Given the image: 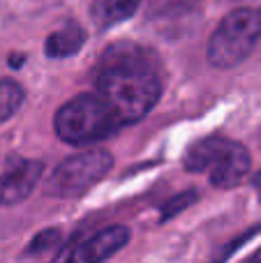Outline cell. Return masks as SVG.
Masks as SVG:
<instances>
[{
    "mask_svg": "<svg viewBox=\"0 0 261 263\" xmlns=\"http://www.w3.org/2000/svg\"><path fill=\"white\" fill-rule=\"evenodd\" d=\"M97 92L123 127L141 120L162 95V79L151 51L129 42L106 49L97 67Z\"/></svg>",
    "mask_w": 261,
    "mask_h": 263,
    "instance_id": "cell-1",
    "label": "cell"
},
{
    "mask_svg": "<svg viewBox=\"0 0 261 263\" xmlns=\"http://www.w3.org/2000/svg\"><path fill=\"white\" fill-rule=\"evenodd\" d=\"M53 127L65 143L88 145L106 139L123 125L100 92H86V95L72 97L60 106L53 118Z\"/></svg>",
    "mask_w": 261,
    "mask_h": 263,
    "instance_id": "cell-2",
    "label": "cell"
},
{
    "mask_svg": "<svg viewBox=\"0 0 261 263\" xmlns=\"http://www.w3.org/2000/svg\"><path fill=\"white\" fill-rule=\"evenodd\" d=\"M261 37V12L240 7L229 12L208 42V60L213 67L229 69L240 65L254 51Z\"/></svg>",
    "mask_w": 261,
    "mask_h": 263,
    "instance_id": "cell-3",
    "label": "cell"
},
{
    "mask_svg": "<svg viewBox=\"0 0 261 263\" xmlns=\"http://www.w3.org/2000/svg\"><path fill=\"white\" fill-rule=\"evenodd\" d=\"M111 166H114V157L100 148L72 155L53 168L44 192L58 199H77L86 194L92 185H97Z\"/></svg>",
    "mask_w": 261,
    "mask_h": 263,
    "instance_id": "cell-4",
    "label": "cell"
},
{
    "mask_svg": "<svg viewBox=\"0 0 261 263\" xmlns=\"http://www.w3.org/2000/svg\"><path fill=\"white\" fill-rule=\"evenodd\" d=\"M250 168H252V159H250L248 148L222 136L215 155H213L211 166H208L213 185L220 190H234L236 185L245 180Z\"/></svg>",
    "mask_w": 261,
    "mask_h": 263,
    "instance_id": "cell-5",
    "label": "cell"
},
{
    "mask_svg": "<svg viewBox=\"0 0 261 263\" xmlns=\"http://www.w3.org/2000/svg\"><path fill=\"white\" fill-rule=\"evenodd\" d=\"M44 164L37 159H18L16 166L0 173V205H16L32 194Z\"/></svg>",
    "mask_w": 261,
    "mask_h": 263,
    "instance_id": "cell-6",
    "label": "cell"
},
{
    "mask_svg": "<svg viewBox=\"0 0 261 263\" xmlns=\"http://www.w3.org/2000/svg\"><path fill=\"white\" fill-rule=\"evenodd\" d=\"M129 240V229L127 227H109L104 231L95 233L92 238H88L86 242L77 247L72 254H67L72 261L77 263H95L104 261L109 256H114L116 252H120Z\"/></svg>",
    "mask_w": 261,
    "mask_h": 263,
    "instance_id": "cell-7",
    "label": "cell"
},
{
    "mask_svg": "<svg viewBox=\"0 0 261 263\" xmlns=\"http://www.w3.org/2000/svg\"><path fill=\"white\" fill-rule=\"evenodd\" d=\"M141 3L143 0H92L90 16L100 30H109L132 16Z\"/></svg>",
    "mask_w": 261,
    "mask_h": 263,
    "instance_id": "cell-8",
    "label": "cell"
},
{
    "mask_svg": "<svg viewBox=\"0 0 261 263\" xmlns=\"http://www.w3.org/2000/svg\"><path fill=\"white\" fill-rule=\"evenodd\" d=\"M83 42H86V30H83L79 23H67L65 28L55 30L53 35H49L46 40V55L53 60L60 58H69L77 51H81Z\"/></svg>",
    "mask_w": 261,
    "mask_h": 263,
    "instance_id": "cell-9",
    "label": "cell"
},
{
    "mask_svg": "<svg viewBox=\"0 0 261 263\" xmlns=\"http://www.w3.org/2000/svg\"><path fill=\"white\" fill-rule=\"evenodd\" d=\"M21 102H23V90L18 83L0 81V123L7 120L21 106Z\"/></svg>",
    "mask_w": 261,
    "mask_h": 263,
    "instance_id": "cell-10",
    "label": "cell"
},
{
    "mask_svg": "<svg viewBox=\"0 0 261 263\" xmlns=\"http://www.w3.org/2000/svg\"><path fill=\"white\" fill-rule=\"evenodd\" d=\"M60 242H63V233L58 231V229H46V231L37 233L35 238L30 240V245H28L26 254H46L49 250H55V247H60Z\"/></svg>",
    "mask_w": 261,
    "mask_h": 263,
    "instance_id": "cell-11",
    "label": "cell"
},
{
    "mask_svg": "<svg viewBox=\"0 0 261 263\" xmlns=\"http://www.w3.org/2000/svg\"><path fill=\"white\" fill-rule=\"evenodd\" d=\"M199 196H197V192H180V194H176L174 199H169L164 205H162V222L164 219H169V217H176L178 213H183L188 205H192L194 201H197Z\"/></svg>",
    "mask_w": 261,
    "mask_h": 263,
    "instance_id": "cell-12",
    "label": "cell"
},
{
    "mask_svg": "<svg viewBox=\"0 0 261 263\" xmlns=\"http://www.w3.org/2000/svg\"><path fill=\"white\" fill-rule=\"evenodd\" d=\"M199 3L201 0H155L153 16H174V14L188 12V9H192Z\"/></svg>",
    "mask_w": 261,
    "mask_h": 263,
    "instance_id": "cell-13",
    "label": "cell"
},
{
    "mask_svg": "<svg viewBox=\"0 0 261 263\" xmlns=\"http://www.w3.org/2000/svg\"><path fill=\"white\" fill-rule=\"evenodd\" d=\"M257 231H259V229H254V231H250V233H248V236H243V240H248V238H252V236H254V233H257ZM236 247H238V242H236V245H231V247H229V250H227V252H225V254H222V256H229V254H231V252H234V250H236Z\"/></svg>",
    "mask_w": 261,
    "mask_h": 263,
    "instance_id": "cell-14",
    "label": "cell"
},
{
    "mask_svg": "<svg viewBox=\"0 0 261 263\" xmlns=\"http://www.w3.org/2000/svg\"><path fill=\"white\" fill-rule=\"evenodd\" d=\"M252 182H254V187H257V192H259V196H261V171L252 178Z\"/></svg>",
    "mask_w": 261,
    "mask_h": 263,
    "instance_id": "cell-15",
    "label": "cell"
},
{
    "mask_svg": "<svg viewBox=\"0 0 261 263\" xmlns=\"http://www.w3.org/2000/svg\"><path fill=\"white\" fill-rule=\"evenodd\" d=\"M250 259H252V261H261V250H257V252H254V254L250 256Z\"/></svg>",
    "mask_w": 261,
    "mask_h": 263,
    "instance_id": "cell-16",
    "label": "cell"
}]
</instances>
